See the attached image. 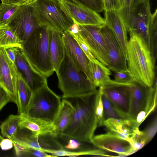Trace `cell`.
I'll return each mask as SVG.
<instances>
[{
	"instance_id": "obj_3",
	"label": "cell",
	"mask_w": 157,
	"mask_h": 157,
	"mask_svg": "<svg viewBox=\"0 0 157 157\" xmlns=\"http://www.w3.org/2000/svg\"><path fill=\"white\" fill-rule=\"evenodd\" d=\"M64 50V58L55 71L63 98L82 96L96 92L97 87L77 66L65 48Z\"/></svg>"
},
{
	"instance_id": "obj_11",
	"label": "cell",
	"mask_w": 157,
	"mask_h": 157,
	"mask_svg": "<svg viewBox=\"0 0 157 157\" xmlns=\"http://www.w3.org/2000/svg\"><path fill=\"white\" fill-rule=\"evenodd\" d=\"M79 33L94 57L108 67V50L101 31L102 26L80 25Z\"/></svg>"
},
{
	"instance_id": "obj_10",
	"label": "cell",
	"mask_w": 157,
	"mask_h": 157,
	"mask_svg": "<svg viewBox=\"0 0 157 157\" xmlns=\"http://www.w3.org/2000/svg\"><path fill=\"white\" fill-rule=\"evenodd\" d=\"M58 2L62 10L73 22L80 25H105L104 18L98 13L75 0Z\"/></svg>"
},
{
	"instance_id": "obj_2",
	"label": "cell",
	"mask_w": 157,
	"mask_h": 157,
	"mask_svg": "<svg viewBox=\"0 0 157 157\" xmlns=\"http://www.w3.org/2000/svg\"><path fill=\"white\" fill-rule=\"evenodd\" d=\"M129 35L127 45L128 69L135 81L153 86L157 79L156 60L140 37L135 34Z\"/></svg>"
},
{
	"instance_id": "obj_15",
	"label": "cell",
	"mask_w": 157,
	"mask_h": 157,
	"mask_svg": "<svg viewBox=\"0 0 157 157\" xmlns=\"http://www.w3.org/2000/svg\"><path fill=\"white\" fill-rule=\"evenodd\" d=\"M101 31L108 50V67L113 72L128 70L126 59L112 31L105 25Z\"/></svg>"
},
{
	"instance_id": "obj_5",
	"label": "cell",
	"mask_w": 157,
	"mask_h": 157,
	"mask_svg": "<svg viewBox=\"0 0 157 157\" xmlns=\"http://www.w3.org/2000/svg\"><path fill=\"white\" fill-rule=\"evenodd\" d=\"M150 0H144L138 6L127 29L129 34L140 37L153 57H157V10L151 11Z\"/></svg>"
},
{
	"instance_id": "obj_12",
	"label": "cell",
	"mask_w": 157,
	"mask_h": 157,
	"mask_svg": "<svg viewBox=\"0 0 157 157\" xmlns=\"http://www.w3.org/2000/svg\"><path fill=\"white\" fill-rule=\"evenodd\" d=\"M19 74L15 64L9 58L5 47H0V85L17 105V85Z\"/></svg>"
},
{
	"instance_id": "obj_28",
	"label": "cell",
	"mask_w": 157,
	"mask_h": 157,
	"mask_svg": "<svg viewBox=\"0 0 157 157\" xmlns=\"http://www.w3.org/2000/svg\"><path fill=\"white\" fill-rule=\"evenodd\" d=\"M43 151L53 155L55 157L67 156L71 157L78 156L81 155H98L110 156L105 151L100 149H92L78 151H70L64 149L59 150H43Z\"/></svg>"
},
{
	"instance_id": "obj_45",
	"label": "cell",
	"mask_w": 157,
	"mask_h": 157,
	"mask_svg": "<svg viewBox=\"0 0 157 157\" xmlns=\"http://www.w3.org/2000/svg\"><path fill=\"white\" fill-rule=\"evenodd\" d=\"M3 137L0 134V143L1 141L4 139Z\"/></svg>"
},
{
	"instance_id": "obj_20",
	"label": "cell",
	"mask_w": 157,
	"mask_h": 157,
	"mask_svg": "<svg viewBox=\"0 0 157 157\" xmlns=\"http://www.w3.org/2000/svg\"><path fill=\"white\" fill-rule=\"evenodd\" d=\"M49 49L52 64L55 71L64 57V47L62 33L50 29Z\"/></svg>"
},
{
	"instance_id": "obj_13",
	"label": "cell",
	"mask_w": 157,
	"mask_h": 157,
	"mask_svg": "<svg viewBox=\"0 0 157 157\" xmlns=\"http://www.w3.org/2000/svg\"><path fill=\"white\" fill-rule=\"evenodd\" d=\"M99 88L118 110L129 116L131 94V84L120 83L110 79L99 87Z\"/></svg>"
},
{
	"instance_id": "obj_27",
	"label": "cell",
	"mask_w": 157,
	"mask_h": 157,
	"mask_svg": "<svg viewBox=\"0 0 157 157\" xmlns=\"http://www.w3.org/2000/svg\"><path fill=\"white\" fill-rule=\"evenodd\" d=\"M144 0H121V7L120 12L127 29L133 14L138 5Z\"/></svg>"
},
{
	"instance_id": "obj_35",
	"label": "cell",
	"mask_w": 157,
	"mask_h": 157,
	"mask_svg": "<svg viewBox=\"0 0 157 157\" xmlns=\"http://www.w3.org/2000/svg\"><path fill=\"white\" fill-rule=\"evenodd\" d=\"M102 93L99 88L98 93L95 106V113L97 116L98 125L99 126H103L104 121L103 115V106L101 98Z\"/></svg>"
},
{
	"instance_id": "obj_8",
	"label": "cell",
	"mask_w": 157,
	"mask_h": 157,
	"mask_svg": "<svg viewBox=\"0 0 157 157\" xmlns=\"http://www.w3.org/2000/svg\"><path fill=\"white\" fill-rule=\"evenodd\" d=\"M32 4L36 20L40 26L62 33L68 30L73 23L62 10L58 1L34 0Z\"/></svg>"
},
{
	"instance_id": "obj_9",
	"label": "cell",
	"mask_w": 157,
	"mask_h": 157,
	"mask_svg": "<svg viewBox=\"0 0 157 157\" xmlns=\"http://www.w3.org/2000/svg\"><path fill=\"white\" fill-rule=\"evenodd\" d=\"M32 2L18 6L7 24L23 42L40 26Z\"/></svg>"
},
{
	"instance_id": "obj_6",
	"label": "cell",
	"mask_w": 157,
	"mask_h": 157,
	"mask_svg": "<svg viewBox=\"0 0 157 157\" xmlns=\"http://www.w3.org/2000/svg\"><path fill=\"white\" fill-rule=\"evenodd\" d=\"M60 97L48 86L32 93L28 107L22 116L40 119L52 122L61 104Z\"/></svg>"
},
{
	"instance_id": "obj_17",
	"label": "cell",
	"mask_w": 157,
	"mask_h": 157,
	"mask_svg": "<svg viewBox=\"0 0 157 157\" xmlns=\"http://www.w3.org/2000/svg\"><path fill=\"white\" fill-rule=\"evenodd\" d=\"M104 12L105 25L113 32L127 60L128 31L122 16L118 10Z\"/></svg>"
},
{
	"instance_id": "obj_34",
	"label": "cell",
	"mask_w": 157,
	"mask_h": 157,
	"mask_svg": "<svg viewBox=\"0 0 157 157\" xmlns=\"http://www.w3.org/2000/svg\"><path fill=\"white\" fill-rule=\"evenodd\" d=\"M114 80L117 82L131 84L135 80L128 69L126 71L114 72Z\"/></svg>"
},
{
	"instance_id": "obj_23",
	"label": "cell",
	"mask_w": 157,
	"mask_h": 157,
	"mask_svg": "<svg viewBox=\"0 0 157 157\" xmlns=\"http://www.w3.org/2000/svg\"><path fill=\"white\" fill-rule=\"evenodd\" d=\"M32 94V92L30 87L19 73L17 85V105L19 114L22 113L26 109Z\"/></svg>"
},
{
	"instance_id": "obj_42",
	"label": "cell",
	"mask_w": 157,
	"mask_h": 157,
	"mask_svg": "<svg viewBox=\"0 0 157 157\" xmlns=\"http://www.w3.org/2000/svg\"><path fill=\"white\" fill-rule=\"evenodd\" d=\"M13 146L12 141L10 139H4L0 143V147L2 149L6 151L10 149Z\"/></svg>"
},
{
	"instance_id": "obj_24",
	"label": "cell",
	"mask_w": 157,
	"mask_h": 157,
	"mask_svg": "<svg viewBox=\"0 0 157 157\" xmlns=\"http://www.w3.org/2000/svg\"><path fill=\"white\" fill-rule=\"evenodd\" d=\"M90 70L92 81L97 87H100L111 79V71L101 63H96L90 61Z\"/></svg>"
},
{
	"instance_id": "obj_44",
	"label": "cell",
	"mask_w": 157,
	"mask_h": 157,
	"mask_svg": "<svg viewBox=\"0 0 157 157\" xmlns=\"http://www.w3.org/2000/svg\"><path fill=\"white\" fill-rule=\"evenodd\" d=\"M67 31L71 35L77 34L79 33L80 31L79 25L76 23L73 22Z\"/></svg>"
},
{
	"instance_id": "obj_1",
	"label": "cell",
	"mask_w": 157,
	"mask_h": 157,
	"mask_svg": "<svg viewBox=\"0 0 157 157\" xmlns=\"http://www.w3.org/2000/svg\"><path fill=\"white\" fill-rule=\"evenodd\" d=\"M98 93L66 98L74 110L71 120L61 134L78 140L90 142L98 125L95 106Z\"/></svg>"
},
{
	"instance_id": "obj_46",
	"label": "cell",
	"mask_w": 157,
	"mask_h": 157,
	"mask_svg": "<svg viewBox=\"0 0 157 157\" xmlns=\"http://www.w3.org/2000/svg\"><path fill=\"white\" fill-rule=\"evenodd\" d=\"M56 0V1H62V0Z\"/></svg>"
},
{
	"instance_id": "obj_26",
	"label": "cell",
	"mask_w": 157,
	"mask_h": 157,
	"mask_svg": "<svg viewBox=\"0 0 157 157\" xmlns=\"http://www.w3.org/2000/svg\"><path fill=\"white\" fill-rule=\"evenodd\" d=\"M22 117L18 115H10L0 126L1 134L3 137L10 139L16 132Z\"/></svg>"
},
{
	"instance_id": "obj_39",
	"label": "cell",
	"mask_w": 157,
	"mask_h": 157,
	"mask_svg": "<svg viewBox=\"0 0 157 157\" xmlns=\"http://www.w3.org/2000/svg\"><path fill=\"white\" fill-rule=\"evenodd\" d=\"M12 102L9 95L0 85V111L9 102Z\"/></svg>"
},
{
	"instance_id": "obj_21",
	"label": "cell",
	"mask_w": 157,
	"mask_h": 157,
	"mask_svg": "<svg viewBox=\"0 0 157 157\" xmlns=\"http://www.w3.org/2000/svg\"><path fill=\"white\" fill-rule=\"evenodd\" d=\"M74 110V107L70 101L63 98L59 110L52 122L55 130L51 133L54 136H61L71 120Z\"/></svg>"
},
{
	"instance_id": "obj_40",
	"label": "cell",
	"mask_w": 157,
	"mask_h": 157,
	"mask_svg": "<svg viewBox=\"0 0 157 157\" xmlns=\"http://www.w3.org/2000/svg\"><path fill=\"white\" fill-rule=\"evenodd\" d=\"M20 47H5L8 56L14 63L15 62L16 53Z\"/></svg>"
},
{
	"instance_id": "obj_43",
	"label": "cell",
	"mask_w": 157,
	"mask_h": 157,
	"mask_svg": "<svg viewBox=\"0 0 157 157\" xmlns=\"http://www.w3.org/2000/svg\"><path fill=\"white\" fill-rule=\"evenodd\" d=\"M71 139L67 144L65 146V148L69 150H76L79 148L81 146L80 143L77 140Z\"/></svg>"
},
{
	"instance_id": "obj_41",
	"label": "cell",
	"mask_w": 157,
	"mask_h": 157,
	"mask_svg": "<svg viewBox=\"0 0 157 157\" xmlns=\"http://www.w3.org/2000/svg\"><path fill=\"white\" fill-rule=\"evenodd\" d=\"M34 0H1L2 3L7 5L19 6L29 3Z\"/></svg>"
},
{
	"instance_id": "obj_14",
	"label": "cell",
	"mask_w": 157,
	"mask_h": 157,
	"mask_svg": "<svg viewBox=\"0 0 157 157\" xmlns=\"http://www.w3.org/2000/svg\"><path fill=\"white\" fill-rule=\"evenodd\" d=\"M14 63L32 93L43 87L48 86L47 77L30 64L23 53L21 47L17 52Z\"/></svg>"
},
{
	"instance_id": "obj_4",
	"label": "cell",
	"mask_w": 157,
	"mask_h": 157,
	"mask_svg": "<svg viewBox=\"0 0 157 157\" xmlns=\"http://www.w3.org/2000/svg\"><path fill=\"white\" fill-rule=\"evenodd\" d=\"M50 29L40 26L24 42L22 50L37 71L48 77L54 73L49 49Z\"/></svg>"
},
{
	"instance_id": "obj_25",
	"label": "cell",
	"mask_w": 157,
	"mask_h": 157,
	"mask_svg": "<svg viewBox=\"0 0 157 157\" xmlns=\"http://www.w3.org/2000/svg\"><path fill=\"white\" fill-rule=\"evenodd\" d=\"M23 43L7 25L0 26V47H21Z\"/></svg>"
},
{
	"instance_id": "obj_18",
	"label": "cell",
	"mask_w": 157,
	"mask_h": 157,
	"mask_svg": "<svg viewBox=\"0 0 157 157\" xmlns=\"http://www.w3.org/2000/svg\"><path fill=\"white\" fill-rule=\"evenodd\" d=\"M103 126L107 128L108 132L128 140L132 144V139L140 132L136 120L131 118H109L104 121Z\"/></svg>"
},
{
	"instance_id": "obj_36",
	"label": "cell",
	"mask_w": 157,
	"mask_h": 157,
	"mask_svg": "<svg viewBox=\"0 0 157 157\" xmlns=\"http://www.w3.org/2000/svg\"><path fill=\"white\" fill-rule=\"evenodd\" d=\"M98 13L104 11L102 0H75Z\"/></svg>"
},
{
	"instance_id": "obj_37",
	"label": "cell",
	"mask_w": 157,
	"mask_h": 157,
	"mask_svg": "<svg viewBox=\"0 0 157 157\" xmlns=\"http://www.w3.org/2000/svg\"><path fill=\"white\" fill-rule=\"evenodd\" d=\"M132 143L135 152L141 149L146 144V141L142 134L141 131L133 137L132 140Z\"/></svg>"
},
{
	"instance_id": "obj_31",
	"label": "cell",
	"mask_w": 157,
	"mask_h": 157,
	"mask_svg": "<svg viewBox=\"0 0 157 157\" xmlns=\"http://www.w3.org/2000/svg\"><path fill=\"white\" fill-rule=\"evenodd\" d=\"M18 6L7 5L1 3L0 4V26L6 25L12 15Z\"/></svg>"
},
{
	"instance_id": "obj_32",
	"label": "cell",
	"mask_w": 157,
	"mask_h": 157,
	"mask_svg": "<svg viewBox=\"0 0 157 157\" xmlns=\"http://www.w3.org/2000/svg\"><path fill=\"white\" fill-rule=\"evenodd\" d=\"M157 131V118L156 115L147 127L144 130L141 131L142 134L146 141V144L152 139L156 134Z\"/></svg>"
},
{
	"instance_id": "obj_16",
	"label": "cell",
	"mask_w": 157,
	"mask_h": 157,
	"mask_svg": "<svg viewBox=\"0 0 157 157\" xmlns=\"http://www.w3.org/2000/svg\"><path fill=\"white\" fill-rule=\"evenodd\" d=\"M90 143L99 149L118 154L119 156L127 155L135 152L129 141L108 132L94 136Z\"/></svg>"
},
{
	"instance_id": "obj_19",
	"label": "cell",
	"mask_w": 157,
	"mask_h": 157,
	"mask_svg": "<svg viewBox=\"0 0 157 157\" xmlns=\"http://www.w3.org/2000/svg\"><path fill=\"white\" fill-rule=\"evenodd\" d=\"M62 35L65 49L77 66L92 82L90 70V60L67 30L62 33Z\"/></svg>"
},
{
	"instance_id": "obj_33",
	"label": "cell",
	"mask_w": 157,
	"mask_h": 157,
	"mask_svg": "<svg viewBox=\"0 0 157 157\" xmlns=\"http://www.w3.org/2000/svg\"><path fill=\"white\" fill-rule=\"evenodd\" d=\"M71 35L75 40L90 61L96 63H101L91 53L88 46L81 36L79 33L77 34Z\"/></svg>"
},
{
	"instance_id": "obj_7",
	"label": "cell",
	"mask_w": 157,
	"mask_h": 157,
	"mask_svg": "<svg viewBox=\"0 0 157 157\" xmlns=\"http://www.w3.org/2000/svg\"><path fill=\"white\" fill-rule=\"evenodd\" d=\"M157 79L150 87L134 80L131 84V94L129 116L140 125L156 108Z\"/></svg>"
},
{
	"instance_id": "obj_22",
	"label": "cell",
	"mask_w": 157,
	"mask_h": 157,
	"mask_svg": "<svg viewBox=\"0 0 157 157\" xmlns=\"http://www.w3.org/2000/svg\"><path fill=\"white\" fill-rule=\"evenodd\" d=\"M21 116L22 118L19 128L28 129L36 135L52 133L55 130V127L52 122L37 118Z\"/></svg>"
},
{
	"instance_id": "obj_30",
	"label": "cell",
	"mask_w": 157,
	"mask_h": 157,
	"mask_svg": "<svg viewBox=\"0 0 157 157\" xmlns=\"http://www.w3.org/2000/svg\"><path fill=\"white\" fill-rule=\"evenodd\" d=\"M13 144L16 155L18 157H55L52 154L49 155L39 150L22 147L17 144Z\"/></svg>"
},
{
	"instance_id": "obj_29",
	"label": "cell",
	"mask_w": 157,
	"mask_h": 157,
	"mask_svg": "<svg viewBox=\"0 0 157 157\" xmlns=\"http://www.w3.org/2000/svg\"><path fill=\"white\" fill-rule=\"evenodd\" d=\"M101 98L103 106L104 121L111 118L118 119L130 118L128 115L123 113L118 110L102 93Z\"/></svg>"
},
{
	"instance_id": "obj_38",
	"label": "cell",
	"mask_w": 157,
	"mask_h": 157,
	"mask_svg": "<svg viewBox=\"0 0 157 157\" xmlns=\"http://www.w3.org/2000/svg\"><path fill=\"white\" fill-rule=\"evenodd\" d=\"M104 11L120 10L121 7V0H102Z\"/></svg>"
}]
</instances>
